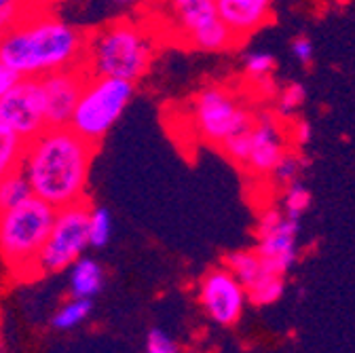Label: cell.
I'll use <instances>...</instances> for the list:
<instances>
[{
	"label": "cell",
	"instance_id": "cell-1",
	"mask_svg": "<svg viewBox=\"0 0 355 353\" xmlns=\"http://www.w3.org/2000/svg\"><path fill=\"white\" fill-rule=\"evenodd\" d=\"M98 146L66 127H44L24 146L19 171L34 197L55 209L87 201L89 175Z\"/></svg>",
	"mask_w": 355,
	"mask_h": 353
},
{
	"label": "cell",
	"instance_id": "cell-2",
	"mask_svg": "<svg viewBox=\"0 0 355 353\" xmlns=\"http://www.w3.org/2000/svg\"><path fill=\"white\" fill-rule=\"evenodd\" d=\"M87 32L49 13L32 9L0 34V62L17 76L40 78L66 68H83Z\"/></svg>",
	"mask_w": 355,
	"mask_h": 353
},
{
	"label": "cell",
	"instance_id": "cell-3",
	"mask_svg": "<svg viewBox=\"0 0 355 353\" xmlns=\"http://www.w3.org/2000/svg\"><path fill=\"white\" fill-rule=\"evenodd\" d=\"M157 58L155 34L133 19H114L87 32L83 70L89 76H112L138 85Z\"/></svg>",
	"mask_w": 355,
	"mask_h": 353
},
{
	"label": "cell",
	"instance_id": "cell-4",
	"mask_svg": "<svg viewBox=\"0 0 355 353\" xmlns=\"http://www.w3.org/2000/svg\"><path fill=\"white\" fill-rule=\"evenodd\" d=\"M55 207L34 195L0 212V258L9 273L19 279L38 277V256L47 241Z\"/></svg>",
	"mask_w": 355,
	"mask_h": 353
},
{
	"label": "cell",
	"instance_id": "cell-5",
	"mask_svg": "<svg viewBox=\"0 0 355 353\" xmlns=\"http://www.w3.org/2000/svg\"><path fill=\"white\" fill-rule=\"evenodd\" d=\"M136 94V85L112 76H89L68 127L92 144H100L123 117Z\"/></svg>",
	"mask_w": 355,
	"mask_h": 353
},
{
	"label": "cell",
	"instance_id": "cell-6",
	"mask_svg": "<svg viewBox=\"0 0 355 353\" xmlns=\"http://www.w3.org/2000/svg\"><path fill=\"white\" fill-rule=\"evenodd\" d=\"M254 112L227 85H207L191 100V123L197 136L214 146L248 129Z\"/></svg>",
	"mask_w": 355,
	"mask_h": 353
},
{
	"label": "cell",
	"instance_id": "cell-7",
	"mask_svg": "<svg viewBox=\"0 0 355 353\" xmlns=\"http://www.w3.org/2000/svg\"><path fill=\"white\" fill-rule=\"evenodd\" d=\"M89 201H78L55 209L51 231L38 256V273L51 275L66 271L89 248L87 235Z\"/></svg>",
	"mask_w": 355,
	"mask_h": 353
},
{
	"label": "cell",
	"instance_id": "cell-8",
	"mask_svg": "<svg viewBox=\"0 0 355 353\" xmlns=\"http://www.w3.org/2000/svg\"><path fill=\"white\" fill-rule=\"evenodd\" d=\"M171 21L187 45L207 53L235 49L239 42L216 13L214 0H169Z\"/></svg>",
	"mask_w": 355,
	"mask_h": 353
},
{
	"label": "cell",
	"instance_id": "cell-9",
	"mask_svg": "<svg viewBox=\"0 0 355 353\" xmlns=\"http://www.w3.org/2000/svg\"><path fill=\"white\" fill-rule=\"evenodd\" d=\"M203 311L220 326H235L243 318L248 292L241 282L222 264L207 271L197 288Z\"/></svg>",
	"mask_w": 355,
	"mask_h": 353
},
{
	"label": "cell",
	"instance_id": "cell-10",
	"mask_svg": "<svg viewBox=\"0 0 355 353\" xmlns=\"http://www.w3.org/2000/svg\"><path fill=\"white\" fill-rule=\"evenodd\" d=\"M275 112L262 110L254 114V121L248 129V159L245 169H250L256 175H271L275 165L282 161V157L290 150L288 129L282 123Z\"/></svg>",
	"mask_w": 355,
	"mask_h": 353
},
{
	"label": "cell",
	"instance_id": "cell-11",
	"mask_svg": "<svg viewBox=\"0 0 355 353\" xmlns=\"http://www.w3.org/2000/svg\"><path fill=\"white\" fill-rule=\"evenodd\" d=\"M0 119H3L15 134L28 142L47 127L44 104L38 78L19 76L15 85L0 100Z\"/></svg>",
	"mask_w": 355,
	"mask_h": 353
},
{
	"label": "cell",
	"instance_id": "cell-12",
	"mask_svg": "<svg viewBox=\"0 0 355 353\" xmlns=\"http://www.w3.org/2000/svg\"><path fill=\"white\" fill-rule=\"evenodd\" d=\"M85 80L87 72L83 68H66L38 78L47 127H66L70 123Z\"/></svg>",
	"mask_w": 355,
	"mask_h": 353
},
{
	"label": "cell",
	"instance_id": "cell-13",
	"mask_svg": "<svg viewBox=\"0 0 355 353\" xmlns=\"http://www.w3.org/2000/svg\"><path fill=\"white\" fill-rule=\"evenodd\" d=\"M298 235H300V220L284 214L279 223L266 231L256 233L258 246L256 254L260 256L266 271L286 277L294 262L298 260Z\"/></svg>",
	"mask_w": 355,
	"mask_h": 353
},
{
	"label": "cell",
	"instance_id": "cell-14",
	"mask_svg": "<svg viewBox=\"0 0 355 353\" xmlns=\"http://www.w3.org/2000/svg\"><path fill=\"white\" fill-rule=\"evenodd\" d=\"M216 13L241 45L252 34L271 24L273 0H214Z\"/></svg>",
	"mask_w": 355,
	"mask_h": 353
},
{
	"label": "cell",
	"instance_id": "cell-15",
	"mask_svg": "<svg viewBox=\"0 0 355 353\" xmlns=\"http://www.w3.org/2000/svg\"><path fill=\"white\" fill-rule=\"evenodd\" d=\"M66 271H68L70 294L76 298H94L104 286V269L94 258L80 256Z\"/></svg>",
	"mask_w": 355,
	"mask_h": 353
},
{
	"label": "cell",
	"instance_id": "cell-16",
	"mask_svg": "<svg viewBox=\"0 0 355 353\" xmlns=\"http://www.w3.org/2000/svg\"><path fill=\"white\" fill-rule=\"evenodd\" d=\"M225 267L241 282V286L245 290H250L258 279H262L266 273V267L262 264L260 256L256 254V250H239V252H231L225 258Z\"/></svg>",
	"mask_w": 355,
	"mask_h": 353
},
{
	"label": "cell",
	"instance_id": "cell-17",
	"mask_svg": "<svg viewBox=\"0 0 355 353\" xmlns=\"http://www.w3.org/2000/svg\"><path fill=\"white\" fill-rule=\"evenodd\" d=\"M24 146L26 142L0 119V180H3L5 175H9L11 171L19 169Z\"/></svg>",
	"mask_w": 355,
	"mask_h": 353
},
{
	"label": "cell",
	"instance_id": "cell-18",
	"mask_svg": "<svg viewBox=\"0 0 355 353\" xmlns=\"http://www.w3.org/2000/svg\"><path fill=\"white\" fill-rule=\"evenodd\" d=\"M92 309H94L92 298L72 296L70 300H66L55 311V316L51 318V326L55 330H72V328L80 326L89 316H92Z\"/></svg>",
	"mask_w": 355,
	"mask_h": 353
},
{
	"label": "cell",
	"instance_id": "cell-19",
	"mask_svg": "<svg viewBox=\"0 0 355 353\" xmlns=\"http://www.w3.org/2000/svg\"><path fill=\"white\" fill-rule=\"evenodd\" d=\"M286 290V277L275 275V273H266L262 279H258L248 292V302L254 307H269L277 302L284 296Z\"/></svg>",
	"mask_w": 355,
	"mask_h": 353
},
{
	"label": "cell",
	"instance_id": "cell-20",
	"mask_svg": "<svg viewBox=\"0 0 355 353\" xmlns=\"http://www.w3.org/2000/svg\"><path fill=\"white\" fill-rule=\"evenodd\" d=\"M89 248H104L112 237V216L106 207H89Z\"/></svg>",
	"mask_w": 355,
	"mask_h": 353
},
{
	"label": "cell",
	"instance_id": "cell-21",
	"mask_svg": "<svg viewBox=\"0 0 355 353\" xmlns=\"http://www.w3.org/2000/svg\"><path fill=\"white\" fill-rule=\"evenodd\" d=\"M30 195L32 191H30L28 180L24 178V173L19 169L11 171L9 175H5V178L0 180V212L21 203Z\"/></svg>",
	"mask_w": 355,
	"mask_h": 353
},
{
	"label": "cell",
	"instance_id": "cell-22",
	"mask_svg": "<svg viewBox=\"0 0 355 353\" xmlns=\"http://www.w3.org/2000/svg\"><path fill=\"white\" fill-rule=\"evenodd\" d=\"M311 201H313V197H311V191L306 187H302L298 180L288 184L286 187V193H284V201H282V212L290 218H302V214L311 207Z\"/></svg>",
	"mask_w": 355,
	"mask_h": 353
},
{
	"label": "cell",
	"instance_id": "cell-23",
	"mask_svg": "<svg viewBox=\"0 0 355 353\" xmlns=\"http://www.w3.org/2000/svg\"><path fill=\"white\" fill-rule=\"evenodd\" d=\"M275 98H277L275 114L286 121L306 102V89L300 83H290L284 87V89H279V94Z\"/></svg>",
	"mask_w": 355,
	"mask_h": 353
},
{
	"label": "cell",
	"instance_id": "cell-24",
	"mask_svg": "<svg viewBox=\"0 0 355 353\" xmlns=\"http://www.w3.org/2000/svg\"><path fill=\"white\" fill-rule=\"evenodd\" d=\"M275 66H277V62H275L273 53H269V51H250L243 60V72L252 83L266 78V76H273Z\"/></svg>",
	"mask_w": 355,
	"mask_h": 353
},
{
	"label": "cell",
	"instance_id": "cell-25",
	"mask_svg": "<svg viewBox=\"0 0 355 353\" xmlns=\"http://www.w3.org/2000/svg\"><path fill=\"white\" fill-rule=\"evenodd\" d=\"M302 159L296 155V153H286L284 157H282V161L275 165V169H273V173H271V178H275V182L277 184H282V187H288V184H292V182H296L298 180V175H300V171H302Z\"/></svg>",
	"mask_w": 355,
	"mask_h": 353
},
{
	"label": "cell",
	"instance_id": "cell-26",
	"mask_svg": "<svg viewBox=\"0 0 355 353\" xmlns=\"http://www.w3.org/2000/svg\"><path fill=\"white\" fill-rule=\"evenodd\" d=\"M30 3L32 0H0V34L7 32L34 9Z\"/></svg>",
	"mask_w": 355,
	"mask_h": 353
},
{
	"label": "cell",
	"instance_id": "cell-27",
	"mask_svg": "<svg viewBox=\"0 0 355 353\" xmlns=\"http://www.w3.org/2000/svg\"><path fill=\"white\" fill-rule=\"evenodd\" d=\"M144 353H180L173 343V338L161 330V328H153L146 336V349Z\"/></svg>",
	"mask_w": 355,
	"mask_h": 353
},
{
	"label": "cell",
	"instance_id": "cell-28",
	"mask_svg": "<svg viewBox=\"0 0 355 353\" xmlns=\"http://www.w3.org/2000/svg\"><path fill=\"white\" fill-rule=\"evenodd\" d=\"M290 51L292 58L300 64V66H311L315 58V47H313V40L304 34H298L296 38H292L290 42Z\"/></svg>",
	"mask_w": 355,
	"mask_h": 353
},
{
	"label": "cell",
	"instance_id": "cell-29",
	"mask_svg": "<svg viewBox=\"0 0 355 353\" xmlns=\"http://www.w3.org/2000/svg\"><path fill=\"white\" fill-rule=\"evenodd\" d=\"M313 138V127H311L309 121H294L292 127H288V140L294 144V146H306Z\"/></svg>",
	"mask_w": 355,
	"mask_h": 353
},
{
	"label": "cell",
	"instance_id": "cell-30",
	"mask_svg": "<svg viewBox=\"0 0 355 353\" xmlns=\"http://www.w3.org/2000/svg\"><path fill=\"white\" fill-rule=\"evenodd\" d=\"M17 78H19V76H17L9 66H5L3 62H0V100H3V96L15 85Z\"/></svg>",
	"mask_w": 355,
	"mask_h": 353
},
{
	"label": "cell",
	"instance_id": "cell-31",
	"mask_svg": "<svg viewBox=\"0 0 355 353\" xmlns=\"http://www.w3.org/2000/svg\"><path fill=\"white\" fill-rule=\"evenodd\" d=\"M110 3L116 7H133V5H138L140 0H110Z\"/></svg>",
	"mask_w": 355,
	"mask_h": 353
}]
</instances>
